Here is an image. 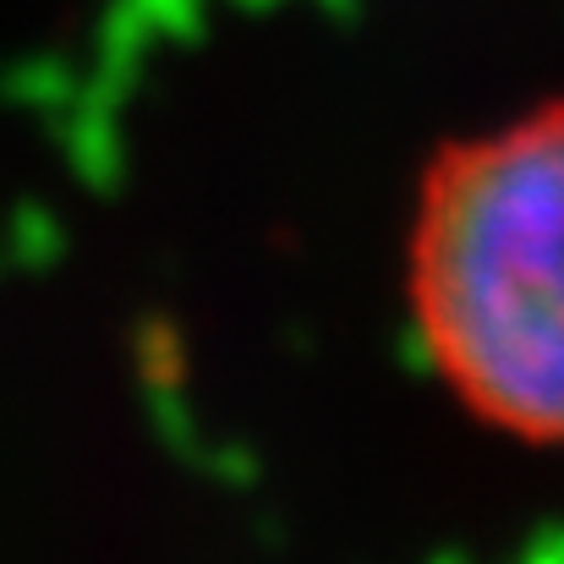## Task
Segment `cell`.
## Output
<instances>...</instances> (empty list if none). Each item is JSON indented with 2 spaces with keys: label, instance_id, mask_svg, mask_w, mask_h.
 <instances>
[{
  "label": "cell",
  "instance_id": "5",
  "mask_svg": "<svg viewBox=\"0 0 564 564\" xmlns=\"http://www.w3.org/2000/svg\"><path fill=\"white\" fill-rule=\"evenodd\" d=\"M165 44H187L203 33V0H132Z\"/></svg>",
  "mask_w": 564,
  "mask_h": 564
},
{
  "label": "cell",
  "instance_id": "1",
  "mask_svg": "<svg viewBox=\"0 0 564 564\" xmlns=\"http://www.w3.org/2000/svg\"><path fill=\"white\" fill-rule=\"evenodd\" d=\"M411 302L422 357L466 411L564 449V105L438 154Z\"/></svg>",
  "mask_w": 564,
  "mask_h": 564
},
{
  "label": "cell",
  "instance_id": "4",
  "mask_svg": "<svg viewBox=\"0 0 564 564\" xmlns=\"http://www.w3.org/2000/svg\"><path fill=\"white\" fill-rule=\"evenodd\" d=\"M132 351H138L143 383H182V335L165 318H143L132 335Z\"/></svg>",
  "mask_w": 564,
  "mask_h": 564
},
{
  "label": "cell",
  "instance_id": "3",
  "mask_svg": "<svg viewBox=\"0 0 564 564\" xmlns=\"http://www.w3.org/2000/svg\"><path fill=\"white\" fill-rule=\"evenodd\" d=\"M61 258H66L61 214L50 203H39V197L11 203L6 219H0V269H6V280L11 274H50Z\"/></svg>",
  "mask_w": 564,
  "mask_h": 564
},
{
  "label": "cell",
  "instance_id": "2",
  "mask_svg": "<svg viewBox=\"0 0 564 564\" xmlns=\"http://www.w3.org/2000/svg\"><path fill=\"white\" fill-rule=\"evenodd\" d=\"M83 88V66H72L66 55L55 50H33V55H11L0 66V105L6 110H22L33 121H55Z\"/></svg>",
  "mask_w": 564,
  "mask_h": 564
}]
</instances>
